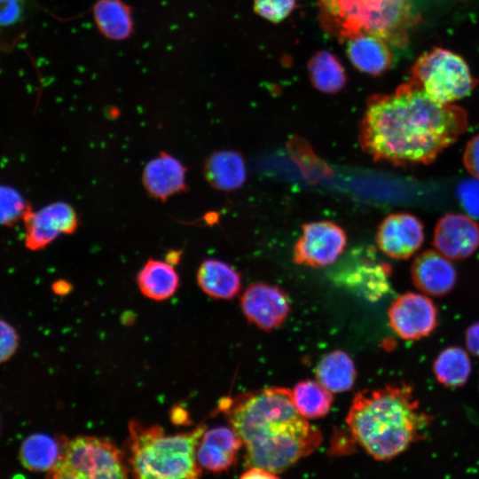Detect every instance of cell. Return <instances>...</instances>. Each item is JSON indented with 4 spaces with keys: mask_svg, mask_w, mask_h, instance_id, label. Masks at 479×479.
<instances>
[{
    "mask_svg": "<svg viewBox=\"0 0 479 479\" xmlns=\"http://www.w3.org/2000/svg\"><path fill=\"white\" fill-rule=\"evenodd\" d=\"M468 115L453 104L432 100L411 81L394 93L375 94L359 124L362 149L395 166L430 164L467 130Z\"/></svg>",
    "mask_w": 479,
    "mask_h": 479,
    "instance_id": "1",
    "label": "cell"
},
{
    "mask_svg": "<svg viewBox=\"0 0 479 479\" xmlns=\"http://www.w3.org/2000/svg\"><path fill=\"white\" fill-rule=\"evenodd\" d=\"M219 409L245 446L249 467L283 472L311 454L323 439L320 430L299 413L286 388L224 397Z\"/></svg>",
    "mask_w": 479,
    "mask_h": 479,
    "instance_id": "2",
    "label": "cell"
},
{
    "mask_svg": "<svg viewBox=\"0 0 479 479\" xmlns=\"http://www.w3.org/2000/svg\"><path fill=\"white\" fill-rule=\"evenodd\" d=\"M433 420L407 383L355 394L346 423L353 440L377 460H389L424 437Z\"/></svg>",
    "mask_w": 479,
    "mask_h": 479,
    "instance_id": "3",
    "label": "cell"
},
{
    "mask_svg": "<svg viewBox=\"0 0 479 479\" xmlns=\"http://www.w3.org/2000/svg\"><path fill=\"white\" fill-rule=\"evenodd\" d=\"M206 427L166 435L160 426L129 425L128 462L133 479H200L196 450Z\"/></svg>",
    "mask_w": 479,
    "mask_h": 479,
    "instance_id": "4",
    "label": "cell"
},
{
    "mask_svg": "<svg viewBox=\"0 0 479 479\" xmlns=\"http://www.w3.org/2000/svg\"><path fill=\"white\" fill-rule=\"evenodd\" d=\"M318 4L324 28L345 40L370 34L402 47L416 21L412 0H318Z\"/></svg>",
    "mask_w": 479,
    "mask_h": 479,
    "instance_id": "5",
    "label": "cell"
},
{
    "mask_svg": "<svg viewBox=\"0 0 479 479\" xmlns=\"http://www.w3.org/2000/svg\"><path fill=\"white\" fill-rule=\"evenodd\" d=\"M47 479H129L119 449L108 439L79 436L67 440Z\"/></svg>",
    "mask_w": 479,
    "mask_h": 479,
    "instance_id": "6",
    "label": "cell"
},
{
    "mask_svg": "<svg viewBox=\"0 0 479 479\" xmlns=\"http://www.w3.org/2000/svg\"><path fill=\"white\" fill-rule=\"evenodd\" d=\"M409 81L443 105L468 96L478 82L459 55L443 48L420 56L412 67Z\"/></svg>",
    "mask_w": 479,
    "mask_h": 479,
    "instance_id": "7",
    "label": "cell"
},
{
    "mask_svg": "<svg viewBox=\"0 0 479 479\" xmlns=\"http://www.w3.org/2000/svg\"><path fill=\"white\" fill-rule=\"evenodd\" d=\"M294 244L293 261L300 265L323 268L333 264L347 245L345 231L331 221L304 224Z\"/></svg>",
    "mask_w": 479,
    "mask_h": 479,
    "instance_id": "8",
    "label": "cell"
},
{
    "mask_svg": "<svg viewBox=\"0 0 479 479\" xmlns=\"http://www.w3.org/2000/svg\"><path fill=\"white\" fill-rule=\"evenodd\" d=\"M23 221L25 245L33 251L46 247L61 234L75 233L79 227L76 210L65 201H55L38 210L29 209Z\"/></svg>",
    "mask_w": 479,
    "mask_h": 479,
    "instance_id": "9",
    "label": "cell"
},
{
    "mask_svg": "<svg viewBox=\"0 0 479 479\" xmlns=\"http://www.w3.org/2000/svg\"><path fill=\"white\" fill-rule=\"evenodd\" d=\"M389 326L403 340L417 341L437 326V310L425 294L407 292L397 297L388 310Z\"/></svg>",
    "mask_w": 479,
    "mask_h": 479,
    "instance_id": "10",
    "label": "cell"
},
{
    "mask_svg": "<svg viewBox=\"0 0 479 479\" xmlns=\"http://www.w3.org/2000/svg\"><path fill=\"white\" fill-rule=\"evenodd\" d=\"M240 307L247 321L265 332L279 327L290 311L286 293L264 283L249 285L241 295Z\"/></svg>",
    "mask_w": 479,
    "mask_h": 479,
    "instance_id": "11",
    "label": "cell"
},
{
    "mask_svg": "<svg viewBox=\"0 0 479 479\" xmlns=\"http://www.w3.org/2000/svg\"><path fill=\"white\" fill-rule=\"evenodd\" d=\"M424 241V227L415 216L394 213L385 217L376 232V243L387 256L404 260L410 258Z\"/></svg>",
    "mask_w": 479,
    "mask_h": 479,
    "instance_id": "12",
    "label": "cell"
},
{
    "mask_svg": "<svg viewBox=\"0 0 479 479\" xmlns=\"http://www.w3.org/2000/svg\"><path fill=\"white\" fill-rule=\"evenodd\" d=\"M435 248L449 259H465L479 247V225L469 216L450 213L436 223Z\"/></svg>",
    "mask_w": 479,
    "mask_h": 479,
    "instance_id": "13",
    "label": "cell"
},
{
    "mask_svg": "<svg viewBox=\"0 0 479 479\" xmlns=\"http://www.w3.org/2000/svg\"><path fill=\"white\" fill-rule=\"evenodd\" d=\"M186 171L177 158L161 152L145 164L142 184L152 198L164 202L174 195L187 192Z\"/></svg>",
    "mask_w": 479,
    "mask_h": 479,
    "instance_id": "14",
    "label": "cell"
},
{
    "mask_svg": "<svg viewBox=\"0 0 479 479\" xmlns=\"http://www.w3.org/2000/svg\"><path fill=\"white\" fill-rule=\"evenodd\" d=\"M413 285L423 294L444 296L456 285L457 272L448 257L437 250H426L418 255L411 266Z\"/></svg>",
    "mask_w": 479,
    "mask_h": 479,
    "instance_id": "15",
    "label": "cell"
},
{
    "mask_svg": "<svg viewBox=\"0 0 479 479\" xmlns=\"http://www.w3.org/2000/svg\"><path fill=\"white\" fill-rule=\"evenodd\" d=\"M242 443L232 427L217 426L205 429L196 450L200 468L219 473L229 469L237 460Z\"/></svg>",
    "mask_w": 479,
    "mask_h": 479,
    "instance_id": "16",
    "label": "cell"
},
{
    "mask_svg": "<svg viewBox=\"0 0 479 479\" xmlns=\"http://www.w3.org/2000/svg\"><path fill=\"white\" fill-rule=\"evenodd\" d=\"M346 41L348 58L359 71L380 75L391 67L393 54L389 44L381 37L360 34Z\"/></svg>",
    "mask_w": 479,
    "mask_h": 479,
    "instance_id": "17",
    "label": "cell"
},
{
    "mask_svg": "<svg viewBox=\"0 0 479 479\" xmlns=\"http://www.w3.org/2000/svg\"><path fill=\"white\" fill-rule=\"evenodd\" d=\"M203 175L213 188L223 192L235 191L246 181L244 158L234 150L216 151L205 161Z\"/></svg>",
    "mask_w": 479,
    "mask_h": 479,
    "instance_id": "18",
    "label": "cell"
},
{
    "mask_svg": "<svg viewBox=\"0 0 479 479\" xmlns=\"http://www.w3.org/2000/svg\"><path fill=\"white\" fill-rule=\"evenodd\" d=\"M200 289L215 299L230 300L241 289V276L238 271L218 259H205L197 271Z\"/></svg>",
    "mask_w": 479,
    "mask_h": 479,
    "instance_id": "19",
    "label": "cell"
},
{
    "mask_svg": "<svg viewBox=\"0 0 479 479\" xmlns=\"http://www.w3.org/2000/svg\"><path fill=\"white\" fill-rule=\"evenodd\" d=\"M67 439L36 433L27 436L19 450L22 466L34 472L50 471L59 460Z\"/></svg>",
    "mask_w": 479,
    "mask_h": 479,
    "instance_id": "20",
    "label": "cell"
},
{
    "mask_svg": "<svg viewBox=\"0 0 479 479\" xmlns=\"http://www.w3.org/2000/svg\"><path fill=\"white\" fill-rule=\"evenodd\" d=\"M137 283L145 297L161 302L174 295L180 280L171 263L151 258L138 271Z\"/></svg>",
    "mask_w": 479,
    "mask_h": 479,
    "instance_id": "21",
    "label": "cell"
},
{
    "mask_svg": "<svg viewBox=\"0 0 479 479\" xmlns=\"http://www.w3.org/2000/svg\"><path fill=\"white\" fill-rule=\"evenodd\" d=\"M317 381L332 393L349 390L357 377L351 357L342 350H333L325 355L316 366Z\"/></svg>",
    "mask_w": 479,
    "mask_h": 479,
    "instance_id": "22",
    "label": "cell"
},
{
    "mask_svg": "<svg viewBox=\"0 0 479 479\" xmlns=\"http://www.w3.org/2000/svg\"><path fill=\"white\" fill-rule=\"evenodd\" d=\"M93 17L99 31L109 39L124 40L132 32L130 9L122 0H98Z\"/></svg>",
    "mask_w": 479,
    "mask_h": 479,
    "instance_id": "23",
    "label": "cell"
},
{
    "mask_svg": "<svg viewBox=\"0 0 479 479\" xmlns=\"http://www.w3.org/2000/svg\"><path fill=\"white\" fill-rule=\"evenodd\" d=\"M309 78L319 91L335 94L347 82V75L341 61L333 53L322 50L317 51L308 63Z\"/></svg>",
    "mask_w": 479,
    "mask_h": 479,
    "instance_id": "24",
    "label": "cell"
},
{
    "mask_svg": "<svg viewBox=\"0 0 479 479\" xmlns=\"http://www.w3.org/2000/svg\"><path fill=\"white\" fill-rule=\"evenodd\" d=\"M471 370L469 357L460 347L444 349L433 364V372L437 381L452 389L463 386L467 381Z\"/></svg>",
    "mask_w": 479,
    "mask_h": 479,
    "instance_id": "25",
    "label": "cell"
},
{
    "mask_svg": "<svg viewBox=\"0 0 479 479\" xmlns=\"http://www.w3.org/2000/svg\"><path fill=\"white\" fill-rule=\"evenodd\" d=\"M291 392L295 408L307 420L325 417L334 402L333 393L312 380L299 381Z\"/></svg>",
    "mask_w": 479,
    "mask_h": 479,
    "instance_id": "26",
    "label": "cell"
},
{
    "mask_svg": "<svg viewBox=\"0 0 479 479\" xmlns=\"http://www.w3.org/2000/svg\"><path fill=\"white\" fill-rule=\"evenodd\" d=\"M30 209L24 199L14 190L0 186V224H12L22 219Z\"/></svg>",
    "mask_w": 479,
    "mask_h": 479,
    "instance_id": "27",
    "label": "cell"
},
{
    "mask_svg": "<svg viewBox=\"0 0 479 479\" xmlns=\"http://www.w3.org/2000/svg\"><path fill=\"white\" fill-rule=\"evenodd\" d=\"M296 0H254L255 12L271 22H280L294 10Z\"/></svg>",
    "mask_w": 479,
    "mask_h": 479,
    "instance_id": "28",
    "label": "cell"
},
{
    "mask_svg": "<svg viewBox=\"0 0 479 479\" xmlns=\"http://www.w3.org/2000/svg\"><path fill=\"white\" fill-rule=\"evenodd\" d=\"M459 199L470 217L479 219V179H468L458 187Z\"/></svg>",
    "mask_w": 479,
    "mask_h": 479,
    "instance_id": "29",
    "label": "cell"
},
{
    "mask_svg": "<svg viewBox=\"0 0 479 479\" xmlns=\"http://www.w3.org/2000/svg\"><path fill=\"white\" fill-rule=\"evenodd\" d=\"M18 344L19 337L15 329L6 321L0 319V363L12 357Z\"/></svg>",
    "mask_w": 479,
    "mask_h": 479,
    "instance_id": "30",
    "label": "cell"
},
{
    "mask_svg": "<svg viewBox=\"0 0 479 479\" xmlns=\"http://www.w3.org/2000/svg\"><path fill=\"white\" fill-rule=\"evenodd\" d=\"M24 12V0H0V26L17 23Z\"/></svg>",
    "mask_w": 479,
    "mask_h": 479,
    "instance_id": "31",
    "label": "cell"
},
{
    "mask_svg": "<svg viewBox=\"0 0 479 479\" xmlns=\"http://www.w3.org/2000/svg\"><path fill=\"white\" fill-rule=\"evenodd\" d=\"M463 163L466 169L476 179H479V134L473 137L466 145L463 153Z\"/></svg>",
    "mask_w": 479,
    "mask_h": 479,
    "instance_id": "32",
    "label": "cell"
},
{
    "mask_svg": "<svg viewBox=\"0 0 479 479\" xmlns=\"http://www.w3.org/2000/svg\"><path fill=\"white\" fill-rule=\"evenodd\" d=\"M465 340L468 351L479 357V321L473 323L467 329Z\"/></svg>",
    "mask_w": 479,
    "mask_h": 479,
    "instance_id": "33",
    "label": "cell"
},
{
    "mask_svg": "<svg viewBox=\"0 0 479 479\" xmlns=\"http://www.w3.org/2000/svg\"><path fill=\"white\" fill-rule=\"evenodd\" d=\"M240 479H279L276 473L271 471L252 467L246 470L240 477Z\"/></svg>",
    "mask_w": 479,
    "mask_h": 479,
    "instance_id": "34",
    "label": "cell"
},
{
    "mask_svg": "<svg viewBox=\"0 0 479 479\" xmlns=\"http://www.w3.org/2000/svg\"><path fill=\"white\" fill-rule=\"evenodd\" d=\"M179 257H180V252H177V251H171L169 255H168V263H176L179 260Z\"/></svg>",
    "mask_w": 479,
    "mask_h": 479,
    "instance_id": "35",
    "label": "cell"
}]
</instances>
